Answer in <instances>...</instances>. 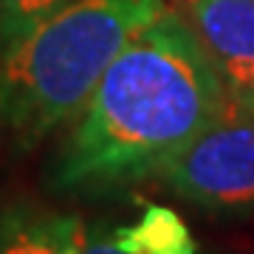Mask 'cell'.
Returning a JSON list of instances; mask_svg holds the SVG:
<instances>
[{
    "label": "cell",
    "instance_id": "obj_4",
    "mask_svg": "<svg viewBox=\"0 0 254 254\" xmlns=\"http://www.w3.org/2000/svg\"><path fill=\"white\" fill-rule=\"evenodd\" d=\"M187 20L226 82L254 73V0H187Z\"/></svg>",
    "mask_w": 254,
    "mask_h": 254
},
{
    "label": "cell",
    "instance_id": "obj_6",
    "mask_svg": "<svg viewBox=\"0 0 254 254\" xmlns=\"http://www.w3.org/2000/svg\"><path fill=\"white\" fill-rule=\"evenodd\" d=\"M110 237L127 254H198L187 220L164 203H144L133 223L113 229Z\"/></svg>",
    "mask_w": 254,
    "mask_h": 254
},
{
    "label": "cell",
    "instance_id": "obj_3",
    "mask_svg": "<svg viewBox=\"0 0 254 254\" xmlns=\"http://www.w3.org/2000/svg\"><path fill=\"white\" fill-rule=\"evenodd\" d=\"M170 195L209 215H254V113L229 110L155 175Z\"/></svg>",
    "mask_w": 254,
    "mask_h": 254
},
{
    "label": "cell",
    "instance_id": "obj_8",
    "mask_svg": "<svg viewBox=\"0 0 254 254\" xmlns=\"http://www.w3.org/2000/svg\"><path fill=\"white\" fill-rule=\"evenodd\" d=\"M82 254H127L122 252L110 232H102L99 226H85V243H82Z\"/></svg>",
    "mask_w": 254,
    "mask_h": 254
},
{
    "label": "cell",
    "instance_id": "obj_2",
    "mask_svg": "<svg viewBox=\"0 0 254 254\" xmlns=\"http://www.w3.org/2000/svg\"><path fill=\"white\" fill-rule=\"evenodd\" d=\"M167 0H65L0 60V136L31 153L91 99L130 40Z\"/></svg>",
    "mask_w": 254,
    "mask_h": 254
},
{
    "label": "cell",
    "instance_id": "obj_1",
    "mask_svg": "<svg viewBox=\"0 0 254 254\" xmlns=\"http://www.w3.org/2000/svg\"><path fill=\"white\" fill-rule=\"evenodd\" d=\"M232 105L229 82L181 11L167 9L113 60L60 138L48 187L96 198L155 178Z\"/></svg>",
    "mask_w": 254,
    "mask_h": 254
},
{
    "label": "cell",
    "instance_id": "obj_7",
    "mask_svg": "<svg viewBox=\"0 0 254 254\" xmlns=\"http://www.w3.org/2000/svg\"><path fill=\"white\" fill-rule=\"evenodd\" d=\"M63 3L65 0H0V60Z\"/></svg>",
    "mask_w": 254,
    "mask_h": 254
},
{
    "label": "cell",
    "instance_id": "obj_9",
    "mask_svg": "<svg viewBox=\"0 0 254 254\" xmlns=\"http://www.w3.org/2000/svg\"><path fill=\"white\" fill-rule=\"evenodd\" d=\"M229 93L237 105H243L246 110L254 113V73L246 76V79H237V82H229Z\"/></svg>",
    "mask_w": 254,
    "mask_h": 254
},
{
    "label": "cell",
    "instance_id": "obj_5",
    "mask_svg": "<svg viewBox=\"0 0 254 254\" xmlns=\"http://www.w3.org/2000/svg\"><path fill=\"white\" fill-rule=\"evenodd\" d=\"M85 223L34 198L0 200V254H82Z\"/></svg>",
    "mask_w": 254,
    "mask_h": 254
}]
</instances>
